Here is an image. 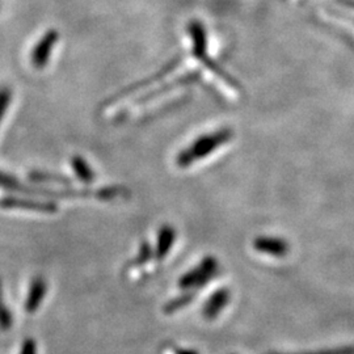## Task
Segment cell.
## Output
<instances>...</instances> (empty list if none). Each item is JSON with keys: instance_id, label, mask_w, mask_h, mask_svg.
Returning a JSON list of instances; mask_svg holds the SVG:
<instances>
[{"instance_id": "cell-1", "label": "cell", "mask_w": 354, "mask_h": 354, "mask_svg": "<svg viewBox=\"0 0 354 354\" xmlns=\"http://www.w3.org/2000/svg\"><path fill=\"white\" fill-rule=\"evenodd\" d=\"M227 140V134H223V133H218V134L210 136V137H207V138L198 140L190 149H188L187 151L183 152V153L178 156L177 163L181 165V167L192 165L194 160L203 159V156H205V155L214 151L215 147H216L218 145H222L223 142H226Z\"/></svg>"}, {"instance_id": "cell-2", "label": "cell", "mask_w": 354, "mask_h": 354, "mask_svg": "<svg viewBox=\"0 0 354 354\" xmlns=\"http://www.w3.org/2000/svg\"><path fill=\"white\" fill-rule=\"evenodd\" d=\"M58 39H59V33L57 29L48 30L42 37L39 38L37 45L35 46V49L32 51V55H30V61H32L35 68L41 70L48 64L51 50L57 45Z\"/></svg>"}, {"instance_id": "cell-3", "label": "cell", "mask_w": 354, "mask_h": 354, "mask_svg": "<svg viewBox=\"0 0 354 354\" xmlns=\"http://www.w3.org/2000/svg\"><path fill=\"white\" fill-rule=\"evenodd\" d=\"M0 206L4 209H21L29 212H38L51 214L57 212V205L49 201H37L29 198H17V197H4L0 200Z\"/></svg>"}, {"instance_id": "cell-4", "label": "cell", "mask_w": 354, "mask_h": 354, "mask_svg": "<svg viewBox=\"0 0 354 354\" xmlns=\"http://www.w3.org/2000/svg\"><path fill=\"white\" fill-rule=\"evenodd\" d=\"M46 291H48V285H46L45 279L38 277L32 281L30 289H29L28 297H26V313H35L37 310L46 295Z\"/></svg>"}, {"instance_id": "cell-5", "label": "cell", "mask_w": 354, "mask_h": 354, "mask_svg": "<svg viewBox=\"0 0 354 354\" xmlns=\"http://www.w3.org/2000/svg\"><path fill=\"white\" fill-rule=\"evenodd\" d=\"M256 250L261 253H266L270 256H283L286 253V244L279 239H270V238H263L259 239L254 244Z\"/></svg>"}, {"instance_id": "cell-6", "label": "cell", "mask_w": 354, "mask_h": 354, "mask_svg": "<svg viewBox=\"0 0 354 354\" xmlns=\"http://www.w3.org/2000/svg\"><path fill=\"white\" fill-rule=\"evenodd\" d=\"M71 165H73V169L75 172L76 177L80 181H83L86 184H89V183L93 181L95 175H93V172H92L88 163L82 156H74L71 159Z\"/></svg>"}, {"instance_id": "cell-7", "label": "cell", "mask_w": 354, "mask_h": 354, "mask_svg": "<svg viewBox=\"0 0 354 354\" xmlns=\"http://www.w3.org/2000/svg\"><path fill=\"white\" fill-rule=\"evenodd\" d=\"M30 180L35 183H42V184H55V185H64L71 187V181L68 177L59 176L55 174H46V172H32Z\"/></svg>"}, {"instance_id": "cell-8", "label": "cell", "mask_w": 354, "mask_h": 354, "mask_svg": "<svg viewBox=\"0 0 354 354\" xmlns=\"http://www.w3.org/2000/svg\"><path fill=\"white\" fill-rule=\"evenodd\" d=\"M127 193V190L124 189V188L112 187V188H102V189L96 190L95 196L102 201H111V200H114L120 196H125Z\"/></svg>"}, {"instance_id": "cell-9", "label": "cell", "mask_w": 354, "mask_h": 354, "mask_svg": "<svg viewBox=\"0 0 354 354\" xmlns=\"http://www.w3.org/2000/svg\"><path fill=\"white\" fill-rule=\"evenodd\" d=\"M226 299H227V295L225 292H218V295L215 297L214 299H212L210 304H207V307H206V311H205L206 317H215V314L226 304Z\"/></svg>"}, {"instance_id": "cell-10", "label": "cell", "mask_w": 354, "mask_h": 354, "mask_svg": "<svg viewBox=\"0 0 354 354\" xmlns=\"http://www.w3.org/2000/svg\"><path fill=\"white\" fill-rule=\"evenodd\" d=\"M174 241V232L171 228H165L160 232V239H159V250H158V256L163 257L167 251L169 250L171 244Z\"/></svg>"}, {"instance_id": "cell-11", "label": "cell", "mask_w": 354, "mask_h": 354, "mask_svg": "<svg viewBox=\"0 0 354 354\" xmlns=\"http://www.w3.org/2000/svg\"><path fill=\"white\" fill-rule=\"evenodd\" d=\"M11 100H12L11 89L7 88V87H1L0 88V122L4 117V114L7 112V108H8Z\"/></svg>"}, {"instance_id": "cell-12", "label": "cell", "mask_w": 354, "mask_h": 354, "mask_svg": "<svg viewBox=\"0 0 354 354\" xmlns=\"http://www.w3.org/2000/svg\"><path fill=\"white\" fill-rule=\"evenodd\" d=\"M11 326H12V314L10 313L8 308L0 304V329L7 330L11 328Z\"/></svg>"}, {"instance_id": "cell-13", "label": "cell", "mask_w": 354, "mask_h": 354, "mask_svg": "<svg viewBox=\"0 0 354 354\" xmlns=\"http://www.w3.org/2000/svg\"><path fill=\"white\" fill-rule=\"evenodd\" d=\"M20 354H36V342L33 340H26L21 346V353Z\"/></svg>"}]
</instances>
